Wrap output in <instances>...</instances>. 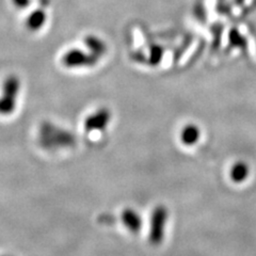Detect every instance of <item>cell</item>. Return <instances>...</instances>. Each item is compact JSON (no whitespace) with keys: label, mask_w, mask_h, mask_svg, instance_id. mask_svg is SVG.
<instances>
[{"label":"cell","mask_w":256,"mask_h":256,"mask_svg":"<svg viewBox=\"0 0 256 256\" xmlns=\"http://www.w3.org/2000/svg\"><path fill=\"white\" fill-rule=\"evenodd\" d=\"M182 141L186 146H194L200 139V130L198 127L196 125L189 124L184 127L182 132Z\"/></svg>","instance_id":"5b68a950"},{"label":"cell","mask_w":256,"mask_h":256,"mask_svg":"<svg viewBox=\"0 0 256 256\" xmlns=\"http://www.w3.org/2000/svg\"><path fill=\"white\" fill-rule=\"evenodd\" d=\"M168 221V210L164 206H157L152 212L150 226V242L152 244L158 246L164 242V230Z\"/></svg>","instance_id":"6da1fadb"},{"label":"cell","mask_w":256,"mask_h":256,"mask_svg":"<svg viewBox=\"0 0 256 256\" xmlns=\"http://www.w3.org/2000/svg\"><path fill=\"white\" fill-rule=\"evenodd\" d=\"M111 114L106 108L100 109L98 112H95L86 122V130H104L110 122Z\"/></svg>","instance_id":"7a4b0ae2"},{"label":"cell","mask_w":256,"mask_h":256,"mask_svg":"<svg viewBox=\"0 0 256 256\" xmlns=\"http://www.w3.org/2000/svg\"><path fill=\"white\" fill-rule=\"evenodd\" d=\"M122 221L126 228L132 234H138L142 228V219L138 212L127 208L122 212Z\"/></svg>","instance_id":"277c9868"},{"label":"cell","mask_w":256,"mask_h":256,"mask_svg":"<svg viewBox=\"0 0 256 256\" xmlns=\"http://www.w3.org/2000/svg\"><path fill=\"white\" fill-rule=\"evenodd\" d=\"M45 20H46V15L44 11L42 10L34 11V13H31L29 18L27 20V26L31 30H38L43 26Z\"/></svg>","instance_id":"52a82bcc"},{"label":"cell","mask_w":256,"mask_h":256,"mask_svg":"<svg viewBox=\"0 0 256 256\" xmlns=\"http://www.w3.org/2000/svg\"><path fill=\"white\" fill-rule=\"evenodd\" d=\"M249 175V166L244 162H239L233 166L230 171V178L235 182H242Z\"/></svg>","instance_id":"8992f818"},{"label":"cell","mask_w":256,"mask_h":256,"mask_svg":"<svg viewBox=\"0 0 256 256\" xmlns=\"http://www.w3.org/2000/svg\"><path fill=\"white\" fill-rule=\"evenodd\" d=\"M14 4L20 6V8H25L27 6H29L30 4V0H13Z\"/></svg>","instance_id":"ba28073f"},{"label":"cell","mask_w":256,"mask_h":256,"mask_svg":"<svg viewBox=\"0 0 256 256\" xmlns=\"http://www.w3.org/2000/svg\"><path fill=\"white\" fill-rule=\"evenodd\" d=\"M63 62L66 66H92L95 63V59L89 57L80 50H72L68 52L63 58Z\"/></svg>","instance_id":"3957f363"}]
</instances>
